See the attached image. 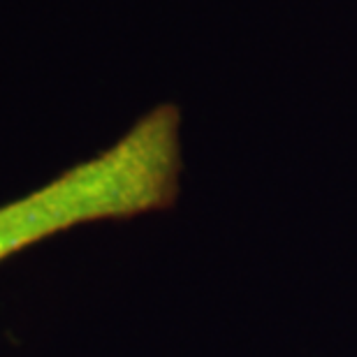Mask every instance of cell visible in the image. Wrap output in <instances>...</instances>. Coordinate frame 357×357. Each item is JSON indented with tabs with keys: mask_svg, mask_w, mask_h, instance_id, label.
Returning <instances> with one entry per match:
<instances>
[{
	"mask_svg": "<svg viewBox=\"0 0 357 357\" xmlns=\"http://www.w3.org/2000/svg\"><path fill=\"white\" fill-rule=\"evenodd\" d=\"M178 169V114L158 107L107 151L0 206V262L73 227L165 209Z\"/></svg>",
	"mask_w": 357,
	"mask_h": 357,
	"instance_id": "cell-1",
	"label": "cell"
}]
</instances>
